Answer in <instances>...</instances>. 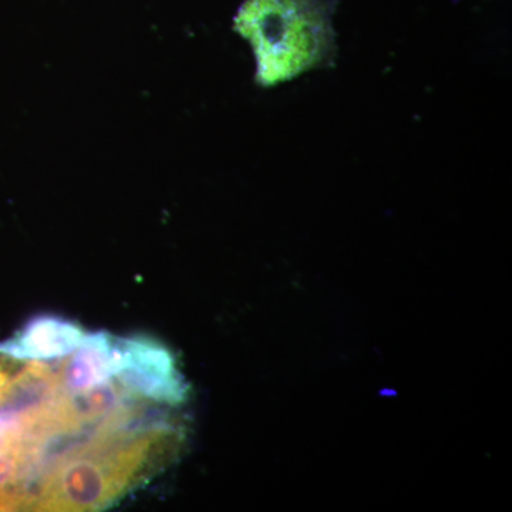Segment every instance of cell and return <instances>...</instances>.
<instances>
[{
	"instance_id": "obj_3",
	"label": "cell",
	"mask_w": 512,
	"mask_h": 512,
	"mask_svg": "<svg viewBox=\"0 0 512 512\" xmlns=\"http://www.w3.org/2000/svg\"><path fill=\"white\" fill-rule=\"evenodd\" d=\"M120 342L126 365L114 379L130 396L160 406L184 402L187 387L167 346L150 336L120 338Z\"/></svg>"
},
{
	"instance_id": "obj_1",
	"label": "cell",
	"mask_w": 512,
	"mask_h": 512,
	"mask_svg": "<svg viewBox=\"0 0 512 512\" xmlns=\"http://www.w3.org/2000/svg\"><path fill=\"white\" fill-rule=\"evenodd\" d=\"M335 0H244L234 29L251 43L255 80L272 87L336 56Z\"/></svg>"
},
{
	"instance_id": "obj_2",
	"label": "cell",
	"mask_w": 512,
	"mask_h": 512,
	"mask_svg": "<svg viewBox=\"0 0 512 512\" xmlns=\"http://www.w3.org/2000/svg\"><path fill=\"white\" fill-rule=\"evenodd\" d=\"M25 366L0 349V511L20 507L39 464L43 409L18 383Z\"/></svg>"
},
{
	"instance_id": "obj_4",
	"label": "cell",
	"mask_w": 512,
	"mask_h": 512,
	"mask_svg": "<svg viewBox=\"0 0 512 512\" xmlns=\"http://www.w3.org/2000/svg\"><path fill=\"white\" fill-rule=\"evenodd\" d=\"M126 365L120 338L107 332L86 335L69 359L59 365V379L69 393L89 392L110 382Z\"/></svg>"
},
{
	"instance_id": "obj_5",
	"label": "cell",
	"mask_w": 512,
	"mask_h": 512,
	"mask_svg": "<svg viewBox=\"0 0 512 512\" xmlns=\"http://www.w3.org/2000/svg\"><path fill=\"white\" fill-rule=\"evenodd\" d=\"M87 333L79 323L57 315H39L30 319L18 335L0 343L10 356L28 362H49L72 355Z\"/></svg>"
}]
</instances>
